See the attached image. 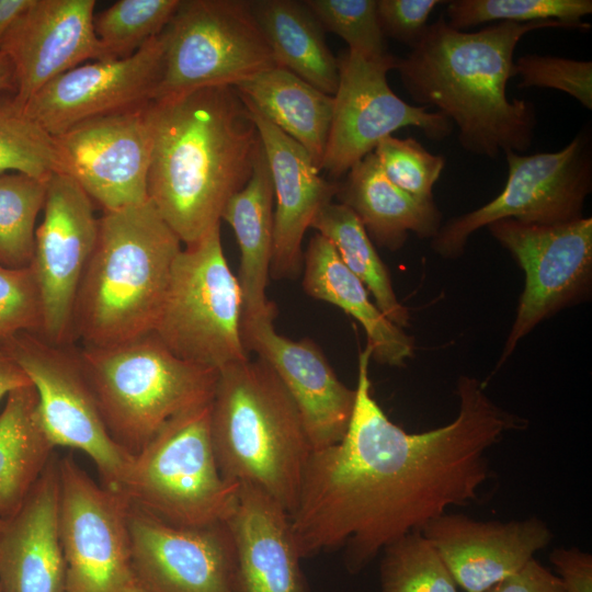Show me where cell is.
Returning <instances> with one entry per match:
<instances>
[{
    "instance_id": "cell-1",
    "label": "cell",
    "mask_w": 592,
    "mask_h": 592,
    "mask_svg": "<svg viewBox=\"0 0 592 592\" xmlns=\"http://www.w3.org/2000/svg\"><path fill=\"white\" fill-rule=\"evenodd\" d=\"M371 358L366 345L348 430L338 443L312 451L291 515L301 558L342 547L352 573L449 506L476 501L491 477L489 451L506 433L526 428L525 419L490 399L485 384L460 376L457 417L408 433L373 398Z\"/></svg>"
},
{
    "instance_id": "cell-2",
    "label": "cell",
    "mask_w": 592,
    "mask_h": 592,
    "mask_svg": "<svg viewBox=\"0 0 592 592\" xmlns=\"http://www.w3.org/2000/svg\"><path fill=\"white\" fill-rule=\"evenodd\" d=\"M148 200L185 246L220 226L223 209L249 181L262 147L235 87L151 101Z\"/></svg>"
},
{
    "instance_id": "cell-3",
    "label": "cell",
    "mask_w": 592,
    "mask_h": 592,
    "mask_svg": "<svg viewBox=\"0 0 592 592\" xmlns=\"http://www.w3.org/2000/svg\"><path fill=\"white\" fill-rule=\"evenodd\" d=\"M547 27L589 32L591 24L500 22L466 32L441 16L398 58L396 70L411 99L436 107L457 126L458 141L469 153L490 159L506 151L523 153L534 138L536 113L533 103L510 100L506 87L521 38Z\"/></svg>"
},
{
    "instance_id": "cell-4",
    "label": "cell",
    "mask_w": 592,
    "mask_h": 592,
    "mask_svg": "<svg viewBox=\"0 0 592 592\" xmlns=\"http://www.w3.org/2000/svg\"><path fill=\"white\" fill-rule=\"evenodd\" d=\"M181 243L149 200L103 212L75 304V341L102 348L152 332Z\"/></svg>"
},
{
    "instance_id": "cell-5",
    "label": "cell",
    "mask_w": 592,
    "mask_h": 592,
    "mask_svg": "<svg viewBox=\"0 0 592 592\" xmlns=\"http://www.w3.org/2000/svg\"><path fill=\"white\" fill-rule=\"evenodd\" d=\"M210 436L225 479L261 489L292 515L314 448L294 399L263 360L219 371Z\"/></svg>"
},
{
    "instance_id": "cell-6",
    "label": "cell",
    "mask_w": 592,
    "mask_h": 592,
    "mask_svg": "<svg viewBox=\"0 0 592 592\" xmlns=\"http://www.w3.org/2000/svg\"><path fill=\"white\" fill-rule=\"evenodd\" d=\"M79 353L112 439L132 456L170 419L210 403L219 377L174 355L155 332Z\"/></svg>"
},
{
    "instance_id": "cell-7",
    "label": "cell",
    "mask_w": 592,
    "mask_h": 592,
    "mask_svg": "<svg viewBox=\"0 0 592 592\" xmlns=\"http://www.w3.org/2000/svg\"><path fill=\"white\" fill-rule=\"evenodd\" d=\"M210 406L170 419L135 456L118 492L130 505L181 527L226 523L239 483L225 479L210 436Z\"/></svg>"
},
{
    "instance_id": "cell-8",
    "label": "cell",
    "mask_w": 592,
    "mask_h": 592,
    "mask_svg": "<svg viewBox=\"0 0 592 592\" xmlns=\"http://www.w3.org/2000/svg\"><path fill=\"white\" fill-rule=\"evenodd\" d=\"M242 296L220 226L179 252L153 331L178 357L217 371L248 357Z\"/></svg>"
},
{
    "instance_id": "cell-9",
    "label": "cell",
    "mask_w": 592,
    "mask_h": 592,
    "mask_svg": "<svg viewBox=\"0 0 592 592\" xmlns=\"http://www.w3.org/2000/svg\"><path fill=\"white\" fill-rule=\"evenodd\" d=\"M162 36L155 100L235 87L276 66L247 0H180Z\"/></svg>"
},
{
    "instance_id": "cell-10",
    "label": "cell",
    "mask_w": 592,
    "mask_h": 592,
    "mask_svg": "<svg viewBox=\"0 0 592 592\" xmlns=\"http://www.w3.org/2000/svg\"><path fill=\"white\" fill-rule=\"evenodd\" d=\"M504 155L508 179L502 191L483 206L442 225L431 239L435 253L445 259L460 257L474 232L500 219L554 225L583 217L592 190L590 129L579 132L558 151Z\"/></svg>"
},
{
    "instance_id": "cell-11",
    "label": "cell",
    "mask_w": 592,
    "mask_h": 592,
    "mask_svg": "<svg viewBox=\"0 0 592 592\" xmlns=\"http://www.w3.org/2000/svg\"><path fill=\"white\" fill-rule=\"evenodd\" d=\"M5 342L37 391L41 420L54 445L84 453L100 483L118 492L133 456L112 439L79 349L35 332H20Z\"/></svg>"
},
{
    "instance_id": "cell-12",
    "label": "cell",
    "mask_w": 592,
    "mask_h": 592,
    "mask_svg": "<svg viewBox=\"0 0 592 592\" xmlns=\"http://www.w3.org/2000/svg\"><path fill=\"white\" fill-rule=\"evenodd\" d=\"M524 272V288L501 365L543 320L585 299L592 285V218L537 225L505 218L487 226Z\"/></svg>"
},
{
    "instance_id": "cell-13",
    "label": "cell",
    "mask_w": 592,
    "mask_h": 592,
    "mask_svg": "<svg viewBox=\"0 0 592 592\" xmlns=\"http://www.w3.org/2000/svg\"><path fill=\"white\" fill-rule=\"evenodd\" d=\"M397 61L390 54L368 58L349 49L338 57L339 83L321 171L334 179L346 174L382 139L405 127H417L433 140L451 135L454 125L443 113L411 105L390 89L387 73Z\"/></svg>"
},
{
    "instance_id": "cell-14",
    "label": "cell",
    "mask_w": 592,
    "mask_h": 592,
    "mask_svg": "<svg viewBox=\"0 0 592 592\" xmlns=\"http://www.w3.org/2000/svg\"><path fill=\"white\" fill-rule=\"evenodd\" d=\"M58 471L64 592H119L134 578L129 502L70 455L58 458Z\"/></svg>"
},
{
    "instance_id": "cell-15",
    "label": "cell",
    "mask_w": 592,
    "mask_h": 592,
    "mask_svg": "<svg viewBox=\"0 0 592 592\" xmlns=\"http://www.w3.org/2000/svg\"><path fill=\"white\" fill-rule=\"evenodd\" d=\"M98 234L99 217L88 194L65 173L50 177L31 266L43 303L41 335L54 344H73L75 304Z\"/></svg>"
},
{
    "instance_id": "cell-16",
    "label": "cell",
    "mask_w": 592,
    "mask_h": 592,
    "mask_svg": "<svg viewBox=\"0 0 592 592\" xmlns=\"http://www.w3.org/2000/svg\"><path fill=\"white\" fill-rule=\"evenodd\" d=\"M150 103L81 122L54 136L62 173L72 178L103 212L148 201Z\"/></svg>"
},
{
    "instance_id": "cell-17",
    "label": "cell",
    "mask_w": 592,
    "mask_h": 592,
    "mask_svg": "<svg viewBox=\"0 0 592 592\" xmlns=\"http://www.w3.org/2000/svg\"><path fill=\"white\" fill-rule=\"evenodd\" d=\"M163 49L161 33L126 58L79 65L48 82L22 109L57 136L81 122L147 105L160 82Z\"/></svg>"
},
{
    "instance_id": "cell-18",
    "label": "cell",
    "mask_w": 592,
    "mask_h": 592,
    "mask_svg": "<svg viewBox=\"0 0 592 592\" xmlns=\"http://www.w3.org/2000/svg\"><path fill=\"white\" fill-rule=\"evenodd\" d=\"M132 568L151 592H234L235 551L227 523L181 527L133 505Z\"/></svg>"
},
{
    "instance_id": "cell-19",
    "label": "cell",
    "mask_w": 592,
    "mask_h": 592,
    "mask_svg": "<svg viewBox=\"0 0 592 592\" xmlns=\"http://www.w3.org/2000/svg\"><path fill=\"white\" fill-rule=\"evenodd\" d=\"M94 0H33L5 35L0 52L11 61L13 102L23 106L64 72L105 59L94 32Z\"/></svg>"
},
{
    "instance_id": "cell-20",
    "label": "cell",
    "mask_w": 592,
    "mask_h": 592,
    "mask_svg": "<svg viewBox=\"0 0 592 592\" xmlns=\"http://www.w3.org/2000/svg\"><path fill=\"white\" fill-rule=\"evenodd\" d=\"M273 320L241 321L247 352H255L278 376L299 410L312 448L338 443L351 420L355 389L337 377L314 341H294L278 334Z\"/></svg>"
},
{
    "instance_id": "cell-21",
    "label": "cell",
    "mask_w": 592,
    "mask_h": 592,
    "mask_svg": "<svg viewBox=\"0 0 592 592\" xmlns=\"http://www.w3.org/2000/svg\"><path fill=\"white\" fill-rule=\"evenodd\" d=\"M421 533L466 592H488L523 568L553 537L536 516L482 522L447 512L429 522Z\"/></svg>"
},
{
    "instance_id": "cell-22",
    "label": "cell",
    "mask_w": 592,
    "mask_h": 592,
    "mask_svg": "<svg viewBox=\"0 0 592 592\" xmlns=\"http://www.w3.org/2000/svg\"><path fill=\"white\" fill-rule=\"evenodd\" d=\"M246 105L260 135L275 202L270 277L297 278L304 264V235L319 209L332 202L339 183L323 179L298 143Z\"/></svg>"
},
{
    "instance_id": "cell-23",
    "label": "cell",
    "mask_w": 592,
    "mask_h": 592,
    "mask_svg": "<svg viewBox=\"0 0 592 592\" xmlns=\"http://www.w3.org/2000/svg\"><path fill=\"white\" fill-rule=\"evenodd\" d=\"M226 523L235 551L234 592H308L291 515L280 503L241 483Z\"/></svg>"
},
{
    "instance_id": "cell-24",
    "label": "cell",
    "mask_w": 592,
    "mask_h": 592,
    "mask_svg": "<svg viewBox=\"0 0 592 592\" xmlns=\"http://www.w3.org/2000/svg\"><path fill=\"white\" fill-rule=\"evenodd\" d=\"M55 453L31 493L0 531L1 592H64L59 471Z\"/></svg>"
},
{
    "instance_id": "cell-25",
    "label": "cell",
    "mask_w": 592,
    "mask_h": 592,
    "mask_svg": "<svg viewBox=\"0 0 592 592\" xmlns=\"http://www.w3.org/2000/svg\"><path fill=\"white\" fill-rule=\"evenodd\" d=\"M335 196L355 214L371 240L390 251L399 250L410 232L432 239L442 226L434 201L414 197L396 186L374 152L348 171Z\"/></svg>"
},
{
    "instance_id": "cell-26",
    "label": "cell",
    "mask_w": 592,
    "mask_h": 592,
    "mask_svg": "<svg viewBox=\"0 0 592 592\" xmlns=\"http://www.w3.org/2000/svg\"><path fill=\"white\" fill-rule=\"evenodd\" d=\"M303 269V287L308 296L341 308L362 325L372 358L383 365L401 367L413 356L414 339L371 300L365 285L344 265L323 236L315 234L310 238Z\"/></svg>"
},
{
    "instance_id": "cell-27",
    "label": "cell",
    "mask_w": 592,
    "mask_h": 592,
    "mask_svg": "<svg viewBox=\"0 0 592 592\" xmlns=\"http://www.w3.org/2000/svg\"><path fill=\"white\" fill-rule=\"evenodd\" d=\"M273 214L272 180L261 147L249 181L230 197L220 217L232 228L240 249L241 321L275 318L277 312L265 295L273 252Z\"/></svg>"
},
{
    "instance_id": "cell-28",
    "label": "cell",
    "mask_w": 592,
    "mask_h": 592,
    "mask_svg": "<svg viewBox=\"0 0 592 592\" xmlns=\"http://www.w3.org/2000/svg\"><path fill=\"white\" fill-rule=\"evenodd\" d=\"M235 89L249 106L298 143L321 171L333 95L278 66L238 83Z\"/></svg>"
},
{
    "instance_id": "cell-29",
    "label": "cell",
    "mask_w": 592,
    "mask_h": 592,
    "mask_svg": "<svg viewBox=\"0 0 592 592\" xmlns=\"http://www.w3.org/2000/svg\"><path fill=\"white\" fill-rule=\"evenodd\" d=\"M55 445L46 433L33 384L12 390L0 413V517L19 511L41 478Z\"/></svg>"
},
{
    "instance_id": "cell-30",
    "label": "cell",
    "mask_w": 592,
    "mask_h": 592,
    "mask_svg": "<svg viewBox=\"0 0 592 592\" xmlns=\"http://www.w3.org/2000/svg\"><path fill=\"white\" fill-rule=\"evenodd\" d=\"M251 9L276 66L334 95L339 65L315 14L298 0H252Z\"/></svg>"
},
{
    "instance_id": "cell-31",
    "label": "cell",
    "mask_w": 592,
    "mask_h": 592,
    "mask_svg": "<svg viewBox=\"0 0 592 592\" xmlns=\"http://www.w3.org/2000/svg\"><path fill=\"white\" fill-rule=\"evenodd\" d=\"M310 228L335 249L344 265L365 285L376 306L395 325L409 323V311L394 291L387 266L355 214L341 203L329 202L315 216Z\"/></svg>"
},
{
    "instance_id": "cell-32",
    "label": "cell",
    "mask_w": 592,
    "mask_h": 592,
    "mask_svg": "<svg viewBox=\"0 0 592 592\" xmlns=\"http://www.w3.org/2000/svg\"><path fill=\"white\" fill-rule=\"evenodd\" d=\"M46 191L47 181L18 172L0 174V265L31 266L35 225Z\"/></svg>"
},
{
    "instance_id": "cell-33",
    "label": "cell",
    "mask_w": 592,
    "mask_h": 592,
    "mask_svg": "<svg viewBox=\"0 0 592 592\" xmlns=\"http://www.w3.org/2000/svg\"><path fill=\"white\" fill-rule=\"evenodd\" d=\"M9 172L43 181L62 173L55 137L29 117L12 95L0 99V174Z\"/></svg>"
},
{
    "instance_id": "cell-34",
    "label": "cell",
    "mask_w": 592,
    "mask_h": 592,
    "mask_svg": "<svg viewBox=\"0 0 592 592\" xmlns=\"http://www.w3.org/2000/svg\"><path fill=\"white\" fill-rule=\"evenodd\" d=\"M180 0H119L98 15L93 25L105 59L126 58L159 36Z\"/></svg>"
},
{
    "instance_id": "cell-35",
    "label": "cell",
    "mask_w": 592,
    "mask_h": 592,
    "mask_svg": "<svg viewBox=\"0 0 592 592\" xmlns=\"http://www.w3.org/2000/svg\"><path fill=\"white\" fill-rule=\"evenodd\" d=\"M383 553L382 592H458L439 553L421 532L400 537Z\"/></svg>"
},
{
    "instance_id": "cell-36",
    "label": "cell",
    "mask_w": 592,
    "mask_h": 592,
    "mask_svg": "<svg viewBox=\"0 0 592 592\" xmlns=\"http://www.w3.org/2000/svg\"><path fill=\"white\" fill-rule=\"evenodd\" d=\"M591 13V0H453L447 1L446 22L459 31L487 22L555 20L583 25L582 18Z\"/></svg>"
},
{
    "instance_id": "cell-37",
    "label": "cell",
    "mask_w": 592,
    "mask_h": 592,
    "mask_svg": "<svg viewBox=\"0 0 592 592\" xmlns=\"http://www.w3.org/2000/svg\"><path fill=\"white\" fill-rule=\"evenodd\" d=\"M325 32L340 36L349 50L368 58L388 55L377 0H305Z\"/></svg>"
},
{
    "instance_id": "cell-38",
    "label": "cell",
    "mask_w": 592,
    "mask_h": 592,
    "mask_svg": "<svg viewBox=\"0 0 592 592\" xmlns=\"http://www.w3.org/2000/svg\"><path fill=\"white\" fill-rule=\"evenodd\" d=\"M386 177L410 195L433 200V186L445 167V159L428 151L413 138L388 136L373 151Z\"/></svg>"
},
{
    "instance_id": "cell-39",
    "label": "cell",
    "mask_w": 592,
    "mask_h": 592,
    "mask_svg": "<svg viewBox=\"0 0 592 592\" xmlns=\"http://www.w3.org/2000/svg\"><path fill=\"white\" fill-rule=\"evenodd\" d=\"M519 88L562 91L592 110V64L565 57L526 54L514 62Z\"/></svg>"
},
{
    "instance_id": "cell-40",
    "label": "cell",
    "mask_w": 592,
    "mask_h": 592,
    "mask_svg": "<svg viewBox=\"0 0 592 592\" xmlns=\"http://www.w3.org/2000/svg\"><path fill=\"white\" fill-rule=\"evenodd\" d=\"M43 303L32 266L10 269L0 265V339L20 332L42 334Z\"/></svg>"
},
{
    "instance_id": "cell-41",
    "label": "cell",
    "mask_w": 592,
    "mask_h": 592,
    "mask_svg": "<svg viewBox=\"0 0 592 592\" xmlns=\"http://www.w3.org/2000/svg\"><path fill=\"white\" fill-rule=\"evenodd\" d=\"M441 0H377V15L384 36L412 48L425 32L428 19Z\"/></svg>"
},
{
    "instance_id": "cell-42",
    "label": "cell",
    "mask_w": 592,
    "mask_h": 592,
    "mask_svg": "<svg viewBox=\"0 0 592 592\" xmlns=\"http://www.w3.org/2000/svg\"><path fill=\"white\" fill-rule=\"evenodd\" d=\"M550 562L567 592H592V556L578 548H555Z\"/></svg>"
},
{
    "instance_id": "cell-43",
    "label": "cell",
    "mask_w": 592,
    "mask_h": 592,
    "mask_svg": "<svg viewBox=\"0 0 592 592\" xmlns=\"http://www.w3.org/2000/svg\"><path fill=\"white\" fill-rule=\"evenodd\" d=\"M488 592H567L560 579L534 558Z\"/></svg>"
},
{
    "instance_id": "cell-44",
    "label": "cell",
    "mask_w": 592,
    "mask_h": 592,
    "mask_svg": "<svg viewBox=\"0 0 592 592\" xmlns=\"http://www.w3.org/2000/svg\"><path fill=\"white\" fill-rule=\"evenodd\" d=\"M32 384L12 355L5 340L0 339V401L14 389Z\"/></svg>"
},
{
    "instance_id": "cell-45",
    "label": "cell",
    "mask_w": 592,
    "mask_h": 592,
    "mask_svg": "<svg viewBox=\"0 0 592 592\" xmlns=\"http://www.w3.org/2000/svg\"><path fill=\"white\" fill-rule=\"evenodd\" d=\"M33 0H0V48L2 42L20 18V15L31 5Z\"/></svg>"
},
{
    "instance_id": "cell-46",
    "label": "cell",
    "mask_w": 592,
    "mask_h": 592,
    "mask_svg": "<svg viewBox=\"0 0 592 592\" xmlns=\"http://www.w3.org/2000/svg\"><path fill=\"white\" fill-rule=\"evenodd\" d=\"M15 90L14 70L9 58L0 52V94Z\"/></svg>"
},
{
    "instance_id": "cell-47",
    "label": "cell",
    "mask_w": 592,
    "mask_h": 592,
    "mask_svg": "<svg viewBox=\"0 0 592 592\" xmlns=\"http://www.w3.org/2000/svg\"><path fill=\"white\" fill-rule=\"evenodd\" d=\"M119 592H151L144 584H141L136 577L128 581L126 585Z\"/></svg>"
},
{
    "instance_id": "cell-48",
    "label": "cell",
    "mask_w": 592,
    "mask_h": 592,
    "mask_svg": "<svg viewBox=\"0 0 592 592\" xmlns=\"http://www.w3.org/2000/svg\"><path fill=\"white\" fill-rule=\"evenodd\" d=\"M4 521H5L4 519H1V517H0V531L2 530V527H3V525H4Z\"/></svg>"
},
{
    "instance_id": "cell-49",
    "label": "cell",
    "mask_w": 592,
    "mask_h": 592,
    "mask_svg": "<svg viewBox=\"0 0 592 592\" xmlns=\"http://www.w3.org/2000/svg\"><path fill=\"white\" fill-rule=\"evenodd\" d=\"M0 592H1V589H0Z\"/></svg>"
}]
</instances>
